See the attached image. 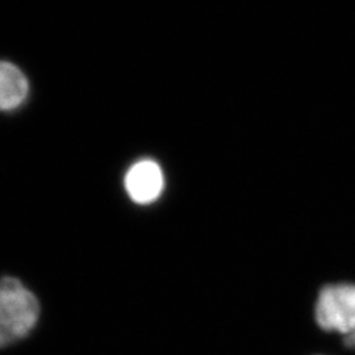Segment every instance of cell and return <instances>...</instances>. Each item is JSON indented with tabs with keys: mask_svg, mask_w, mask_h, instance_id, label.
<instances>
[{
	"mask_svg": "<svg viewBox=\"0 0 355 355\" xmlns=\"http://www.w3.org/2000/svg\"><path fill=\"white\" fill-rule=\"evenodd\" d=\"M29 95V80L24 71L10 61H0V111L20 108Z\"/></svg>",
	"mask_w": 355,
	"mask_h": 355,
	"instance_id": "obj_4",
	"label": "cell"
},
{
	"mask_svg": "<svg viewBox=\"0 0 355 355\" xmlns=\"http://www.w3.org/2000/svg\"><path fill=\"white\" fill-rule=\"evenodd\" d=\"M345 343H346L347 346H350V347L355 349V330L352 333V334H349V336L345 338Z\"/></svg>",
	"mask_w": 355,
	"mask_h": 355,
	"instance_id": "obj_5",
	"label": "cell"
},
{
	"mask_svg": "<svg viewBox=\"0 0 355 355\" xmlns=\"http://www.w3.org/2000/svg\"><path fill=\"white\" fill-rule=\"evenodd\" d=\"M40 304L35 293L13 277L0 279V347L17 343L35 329Z\"/></svg>",
	"mask_w": 355,
	"mask_h": 355,
	"instance_id": "obj_1",
	"label": "cell"
},
{
	"mask_svg": "<svg viewBox=\"0 0 355 355\" xmlns=\"http://www.w3.org/2000/svg\"><path fill=\"white\" fill-rule=\"evenodd\" d=\"M164 186L162 168L152 159L139 161L128 170L125 175V190L136 203H153L162 193Z\"/></svg>",
	"mask_w": 355,
	"mask_h": 355,
	"instance_id": "obj_3",
	"label": "cell"
},
{
	"mask_svg": "<svg viewBox=\"0 0 355 355\" xmlns=\"http://www.w3.org/2000/svg\"><path fill=\"white\" fill-rule=\"evenodd\" d=\"M318 327L327 331L343 333L345 337L355 330V284L334 283L321 288L315 304Z\"/></svg>",
	"mask_w": 355,
	"mask_h": 355,
	"instance_id": "obj_2",
	"label": "cell"
}]
</instances>
